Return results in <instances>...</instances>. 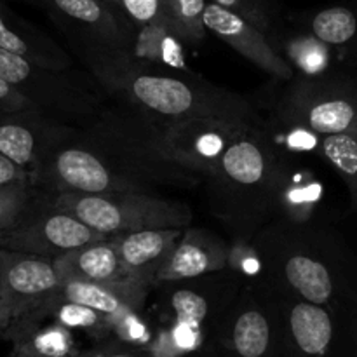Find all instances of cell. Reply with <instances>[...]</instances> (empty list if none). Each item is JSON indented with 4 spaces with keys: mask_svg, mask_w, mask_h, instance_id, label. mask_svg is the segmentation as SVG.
<instances>
[{
    "mask_svg": "<svg viewBox=\"0 0 357 357\" xmlns=\"http://www.w3.org/2000/svg\"><path fill=\"white\" fill-rule=\"evenodd\" d=\"M75 52L105 96L157 124L190 119L257 122V112L246 98L185 68L149 61L121 49L75 47Z\"/></svg>",
    "mask_w": 357,
    "mask_h": 357,
    "instance_id": "obj_1",
    "label": "cell"
},
{
    "mask_svg": "<svg viewBox=\"0 0 357 357\" xmlns=\"http://www.w3.org/2000/svg\"><path fill=\"white\" fill-rule=\"evenodd\" d=\"M75 139L98 153L115 173L149 192L159 185L194 187L202 180L173 159L162 126L124 105L98 112L77 128Z\"/></svg>",
    "mask_w": 357,
    "mask_h": 357,
    "instance_id": "obj_2",
    "label": "cell"
},
{
    "mask_svg": "<svg viewBox=\"0 0 357 357\" xmlns=\"http://www.w3.org/2000/svg\"><path fill=\"white\" fill-rule=\"evenodd\" d=\"M47 197L54 208L75 216L108 239L145 230L188 229L192 222V209L187 204L157 194H47Z\"/></svg>",
    "mask_w": 357,
    "mask_h": 357,
    "instance_id": "obj_3",
    "label": "cell"
},
{
    "mask_svg": "<svg viewBox=\"0 0 357 357\" xmlns=\"http://www.w3.org/2000/svg\"><path fill=\"white\" fill-rule=\"evenodd\" d=\"M59 281L52 260L0 250V340H23L51 316Z\"/></svg>",
    "mask_w": 357,
    "mask_h": 357,
    "instance_id": "obj_4",
    "label": "cell"
},
{
    "mask_svg": "<svg viewBox=\"0 0 357 357\" xmlns=\"http://www.w3.org/2000/svg\"><path fill=\"white\" fill-rule=\"evenodd\" d=\"M0 77L38 110L68 124H84L105 108L103 91L77 68H45L0 49Z\"/></svg>",
    "mask_w": 357,
    "mask_h": 357,
    "instance_id": "obj_5",
    "label": "cell"
},
{
    "mask_svg": "<svg viewBox=\"0 0 357 357\" xmlns=\"http://www.w3.org/2000/svg\"><path fill=\"white\" fill-rule=\"evenodd\" d=\"M279 167L278 152L257 122L229 143L209 183L222 208L232 213L236 208H268Z\"/></svg>",
    "mask_w": 357,
    "mask_h": 357,
    "instance_id": "obj_6",
    "label": "cell"
},
{
    "mask_svg": "<svg viewBox=\"0 0 357 357\" xmlns=\"http://www.w3.org/2000/svg\"><path fill=\"white\" fill-rule=\"evenodd\" d=\"M244 289L208 335V357H291L284 305L278 307Z\"/></svg>",
    "mask_w": 357,
    "mask_h": 357,
    "instance_id": "obj_7",
    "label": "cell"
},
{
    "mask_svg": "<svg viewBox=\"0 0 357 357\" xmlns=\"http://www.w3.org/2000/svg\"><path fill=\"white\" fill-rule=\"evenodd\" d=\"M281 114L284 121L317 138L357 135V79L340 73L293 79L282 98Z\"/></svg>",
    "mask_w": 357,
    "mask_h": 357,
    "instance_id": "obj_8",
    "label": "cell"
},
{
    "mask_svg": "<svg viewBox=\"0 0 357 357\" xmlns=\"http://www.w3.org/2000/svg\"><path fill=\"white\" fill-rule=\"evenodd\" d=\"M31 185L51 195H112L128 192L153 194L115 173L98 153L80 145L75 135L51 152V155L37 167L31 174Z\"/></svg>",
    "mask_w": 357,
    "mask_h": 357,
    "instance_id": "obj_9",
    "label": "cell"
},
{
    "mask_svg": "<svg viewBox=\"0 0 357 357\" xmlns=\"http://www.w3.org/2000/svg\"><path fill=\"white\" fill-rule=\"evenodd\" d=\"M291 357H357V307L284 303Z\"/></svg>",
    "mask_w": 357,
    "mask_h": 357,
    "instance_id": "obj_10",
    "label": "cell"
},
{
    "mask_svg": "<svg viewBox=\"0 0 357 357\" xmlns=\"http://www.w3.org/2000/svg\"><path fill=\"white\" fill-rule=\"evenodd\" d=\"M105 239L108 237L94 232L75 216L54 208L47 194L42 192L37 204L21 218V222L0 234V250L54 260L68 251Z\"/></svg>",
    "mask_w": 357,
    "mask_h": 357,
    "instance_id": "obj_11",
    "label": "cell"
},
{
    "mask_svg": "<svg viewBox=\"0 0 357 357\" xmlns=\"http://www.w3.org/2000/svg\"><path fill=\"white\" fill-rule=\"evenodd\" d=\"M75 47L132 51L136 33L107 0H40Z\"/></svg>",
    "mask_w": 357,
    "mask_h": 357,
    "instance_id": "obj_12",
    "label": "cell"
},
{
    "mask_svg": "<svg viewBox=\"0 0 357 357\" xmlns=\"http://www.w3.org/2000/svg\"><path fill=\"white\" fill-rule=\"evenodd\" d=\"M77 128L42 110H23L0 117V153L31 174Z\"/></svg>",
    "mask_w": 357,
    "mask_h": 357,
    "instance_id": "obj_13",
    "label": "cell"
},
{
    "mask_svg": "<svg viewBox=\"0 0 357 357\" xmlns=\"http://www.w3.org/2000/svg\"><path fill=\"white\" fill-rule=\"evenodd\" d=\"M257 122L223 121V119H190L160 124L164 139L173 159L185 169L204 180L215 174L220 159L237 132Z\"/></svg>",
    "mask_w": 357,
    "mask_h": 357,
    "instance_id": "obj_14",
    "label": "cell"
},
{
    "mask_svg": "<svg viewBox=\"0 0 357 357\" xmlns=\"http://www.w3.org/2000/svg\"><path fill=\"white\" fill-rule=\"evenodd\" d=\"M206 30L215 33L220 40L229 44L234 51L253 63L255 66L282 82H291L295 79V68L281 54L278 45L258 30L250 21L243 20L237 14L208 2L204 13Z\"/></svg>",
    "mask_w": 357,
    "mask_h": 357,
    "instance_id": "obj_15",
    "label": "cell"
},
{
    "mask_svg": "<svg viewBox=\"0 0 357 357\" xmlns=\"http://www.w3.org/2000/svg\"><path fill=\"white\" fill-rule=\"evenodd\" d=\"M230 248L216 234L204 229H187L155 282H180L206 278L229 265Z\"/></svg>",
    "mask_w": 357,
    "mask_h": 357,
    "instance_id": "obj_16",
    "label": "cell"
},
{
    "mask_svg": "<svg viewBox=\"0 0 357 357\" xmlns=\"http://www.w3.org/2000/svg\"><path fill=\"white\" fill-rule=\"evenodd\" d=\"M187 229H160L112 237L129 281L152 288L157 274Z\"/></svg>",
    "mask_w": 357,
    "mask_h": 357,
    "instance_id": "obj_17",
    "label": "cell"
},
{
    "mask_svg": "<svg viewBox=\"0 0 357 357\" xmlns=\"http://www.w3.org/2000/svg\"><path fill=\"white\" fill-rule=\"evenodd\" d=\"M0 49L52 70H75L72 56L54 40L0 2Z\"/></svg>",
    "mask_w": 357,
    "mask_h": 357,
    "instance_id": "obj_18",
    "label": "cell"
},
{
    "mask_svg": "<svg viewBox=\"0 0 357 357\" xmlns=\"http://www.w3.org/2000/svg\"><path fill=\"white\" fill-rule=\"evenodd\" d=\"M61 282L121 284L129 281L114 239L98 241L52 260Z\"/></svg>",
    "mask_w": 357,
    "mask_h": 357,
    "instance_id": "obj_19",
    "label": "cell"
},
{
    "mask_svg": "<svg viewBox=\"0 0 357 357\" xmlns=\"http://www.w3.org/2000/svg\"><path fill=\"white\" fill-rule=\"evenodd\" d=\"M149 289L136 282H121V284L61 282L58 300L87 307L117 321L138 314L145 303Z\"/></svg>",
    "mask_w": 357,
    "mask_h": 357,
    "instance_id": "obj_20",
    "label": "cell"
},
{
    "mask_svg": "<svg viewBox=\"0 0 357 357\" xmlns=\"http://www.w3.org/2000/svg\"><path fill=\"white\" fill-rule=\"evenodd\" d=\"M309 35L344 58L357 56V9L351 6H331L314 13L307 21Z\"/></svg>",
    "mask_w": 357,
    "mask_h": 357,
    "instance_id": "obj_21",
    "label": "cell"
},
{
    "mask_svg": "<svg viewBox=\"0 0 357 357\" xmlns=\"http://www.w3.org/2000/svg\"><path fill=\"white\" fill-rule=\"evenodd\" d=\"M321 192H323L321 183H317L316 178L309 176L307 181L300 174H296L295 178L288 164L281 162L274 188H272L268 208L278 206V208L288 211L291 218L305 220L316 209L321 199Z\"/></svg>",
    "mask_w": 357,
    "mask_h": 357,
    "instance_id": "obj_22",
    "label": "cell"
},
{
    "mask_svg": "<svg viewBox=\"0 0 357 357\" xmlns=\"http://www.w3.org/2000/svg\"><path fill=\"white\" fill-rule=\"evenodd\" d=\"M209 0H164L166 26L180 42L201 44L206 38L204 13Z\"/></svg>",
    "mask_w": 357,
    "mask_h": 357,
    "instance_id": "obj_23",
    "label": "cell"
},
{
    "mask_svg": "<svg viewBox=\"0 0 357 357\" xmlns=\"http://www.w3.org/2000/svg\"><path fill=\"white\" fill-rule=\"evenodd\" d=\"M317 149L328 164L347 185L351 206L357 209V135L317 138Z\"/></svg>",
    "mask_w": 357,
    "mask_h": 357,
    "instance_id": "obj_24",
    "label": "cell"
},
{
    "mask_svg": "<svg viewBox=\"0 0 357 357\" xmlns=\"http://www.w3.org/2000/svg\"><path fill=\"white\" fill-rule=\"evenodd\" d=\"M13 349L44 357H70L80 354L75 351L72 331L58 323L37 328L23 340L13 344Z\"/></svg>",
    "mask_w": 357,
    "mask_h": 357,
    "instance_id": "obj_25",
    "label": "cell"
},
{
    "mask_svg": "<svg viewBox=\"0 0 357 357\" xmlns=\"http://www.w3.org/2000/svg\"><path fill=\"white\" fill-rule=\"evenodd\" d=\"M49 319H52V323H58L61 326L68 328V330L79 328V330L87 331V333L96 335V337L108 335L115 326V319H112V317L103 316V314L96 312L93 309H87V307L59 302V300L52 307Z\"/></svg>",
    "mask_w": 357,
    "mask_h": 357,
    "instance_id": "obj_26",
    "label": "cell"
},
{
    "mask_svg": "<svg viewBox=\"0 0 357 357\" xmlns=\"http://www.w3.org/2000/svg\"><path fill=\"white\" fill-rule=\"evenodd\" d=\"M42 192L31 183L0 188V234L13 229L37 204Z\"/></svg>",
    "mask_w": 357,
    "mask_h": 357,
    "instance_id": "obj_27",
    "label": "cell"
},
{
    "mask_svg": "<svg viewBox=\"0 0 357 357\" xmlns=\"http://www.w3.org/2000/svg\"><path fill=\"white\" fill-rule=\"evenodd\" d=\"M209 2L250 21L253 26L264 31L268 38L274 33L275 13L274 6L268 0H209Z\"/></svg>",
    "mask_w": 357,
    "mask_h": 357,
    "instance_id": "obj_28",
    "label": "cell"
},
{
    "mask_svg": "<svg viewBox=\"0 0 357 357\" xmlns=\"http://www.w3.org/2000/svg\"><path fill=\"white\" fill-rule=\"evenodd\" d=\"M119 7L135 33L155 24L166 26L164 0H119Z\"/></svg>",
    "mask_w": 357,
    "mask_h": 357,
    "instance_id": "obj_29",
    "label": "cell"
},
{
    "mask_svg": "<svg viewBox=\"0 0 357 357\" xmlns=\"http://www.w3.org/2000/svg\"><path fill=\"white\" fill-rule=\"evenodd\" d=\"M23 110H38V108L33 107L26 98L21 96L13 86H9V84L0 77V117H2V115Z\"/></svg>",
    "mask_w": 357,
    "mask_h": 357,
    "instance_id": "obj_30",
    "label": "cell"
},
{
    "mask_svg": "<svg viewBox=\"0 0 357 357\" xmlns=\"http://www.w3.org/2000/svg\"><path fill=\"white\" fill-rule=\"evenodd\" d=\"M20 183H31L30 173H26L23 167L16 166L13 160L0 153V188Z\"/></svg>",
    "mask_w": 357,
    "mask_h": 357,
    "instance_id": "obj_31",
    "label": "cell"
},
{
    "mask_svg": "<svg viewBox=\"0 0 357 357\" xmlns=\"http://www.w3.org/2000/svg\"><path fill=\"white\" fill-rule=\"evenodd\" d=\"M87 357H152L131 347H108L100 352H91Z\"/></svg>",
    "mask_w": 357,
    "mask_h": 357,
    "instance_id": "obj_32",
    "label": "cell"
},
{
    "mask_svg": "<svg viewBox=\"0 0 357 357\" xmlns=\"http://www.w3.org/2000/svg\"><path fill=\"white\" fill-rule=\"evenodd\" d=\"M9 357H44V356H37V354H30V352H24V351H17V349H13ZM70 357H87V354H77V356H70Z\"/></svg>",
    "mask_w": 357,
    "mask_h": 357,
    "instance_id": "obj_33",
    "label": "cell"
},
{
    "mask_svg": "<svg viewBox=\"0 0 357 357\" xmlns=\"http://www.w3.org/2000/svg\"><path fill=\"white\" fill-rule=\"evenodd\" d=\"M107 2L112 3L114 7H117V9H121V7H119V0H107ZM121 13H122V10H121Z\"/></svg>",
    "mask_w": 357,
    "mask_h": 357,
    "instance_id": "obj_34",
    "label": "cell"
},
{
    "mask_svg": "<svg viewBox=\"0 0 357 357\" xmlns=\"http://www.w3.org/2000/svg\"><path fill=\"white\" fill-rule=\"evenodd\" d=\"M0 2H7V0H0Z\"/></svg>",
    "mask_w": 357,
    "mask_h": 357,
    "instance_id": "obj_35",
    "label": "cell"
}]
</instances>
